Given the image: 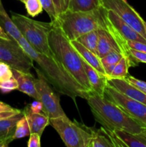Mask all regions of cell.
Returning a JSON list of instances; mask_svg holds the SVG:
<instances>
[{"mask_svg": "<svg viewBox=\"0 0 146 147\" xmlns=\"http://www.w3.org/2000/svg\"><path fill=\"white\" fill-rule=\"evenodd\" d=\"M29 125L31 133L39 134L42 136L44 129L50 125V118L44 113H35L30 110L27 105L23 110Z\"/></svg>", "mask_w": 146, "mask_h": 147, "instance_id": "2e32d148", "label": "cell"}, {"mask_svg": "<svg viewBox=\"0 0 146 147\" xmlns=\"http://www.w3.org/2000/svg\"><path fill=\"white\" fill-rule=\"evenodd\" d=\"M19 1H21V2H22V3H24V4H25V3L27 2V0H19Z\"/></svg>", "mask_w": 146, "mask_h": 147, "instance_id": "ab89813d", "label": "cell"}, {"mask_svg": "<svg viewBox=\"0 0 146 147\" xmlns=\"http://www.w3.org/2000/svg\"><path fill=\"white\" fill-rule=\"evenodd\" d=\"M12 73L13 76L18 83L17 90L25 93L34 100H39L35 86V78L31 73H24L15 69H12Z\"/></svg>", "mask_w": 146, "mask_h": 147, "instance_id": "5bb4252c", "label": "cell"}, {"mask_svg": "<svg viewBox=\"0 0 146 147\" xmlns=\"http://www.w3.org/2000/svg\"><path fill=\"white\" fill-rule=\"evenodd\" d=\"M89 147H115L110 133L104 128L94 129Z\"/></svg>", "mask_w": 146, "mask_h": 147, "instance_id": "ffe728a7", "label": "cell"}, {"mask_svg": "<svg viewBox=\"0 0 146 147\" xmlns=\"http://www.w3.org/2000/svg\"><path fill=\"white\" fill-rule=\"evenodd\" d=\"M23 110L14 116L0 121V147H7L14 140V133L18 121L24 116Z\"/></svg>", "mask_w": 146, "mask_h": 147, "instance_id": "9a60e30c", "label": "cell"}, {"mask_svg": "<svg viewBox=\"0 0 146 147\" xmlns=\"http://www.w3.org/2000/svg\"><path fill=\"white\" fill-rule=\"evenodd\" d=\"M130 53L138 63H146V53H143L133 49H130Z\"/></svg>", "mask_w": 146, "mask_h": 147, "instance_id": "d6a6232c", "label": "cell"}, {"mask_svg": "<svg viewBox=\"0 0 146 147\" xmlns=\"http://www.w3.org/2000/svg\"><path fill=\"white\" fill-rule=\"evenodd\" d=\"M102 5L107 9L114 11L123 21L135 29L146 40L145 21L126 0H102Z\"/></svg>", "mask_w": 146, "mask_h": 147, "instance_id": "9c48e42d", "label": "cell"}, {"mask_svg": "<svg viewBox=\"0 0 146 147\" xmlns=\"http://www.w3.org/2000/svg\"><path fill=\"white\" fill-rule=\"evenodd\" d=\"M18 42L38 65V68L48 83L59 93L68 96L75 102L77 98L87 99L89 95L92 93L82 87L54 56L37 53L23 37L18 40Z\"/></svg>", "mask_w": 146, "mask_h": 147, "instance_id": "6da1fadb", "label": "cell"}, {"mask_svg": "<svg viewBox=\"0 0 146 147\" xmlns=\"http://www.w3.org/2000/svg\"><path fill=\"white\" fill-rule=\"evenodd\" d=\"M144 26H145V32H146V22H144Z\"/></svg>", "mask_w": 146, "mask_h": 147, "instance_id": "60d3db41", "label": "cell"}, {"mask_svg": "<svg viewBox=\"0 0 146 147\" xmlns=\"http://www.w3.org/2000/svg\"><path fill=\"white\" fill-rule=\"evenodd\" d=\"M101 7L92 11H72L67 9L59 14L55 20L70 41L76 40L82 34L99 28Z\"/></svg>", "mask_w": 146, "mask_h": 147, "instance_id": "277c9868", "label": "cell"}, {"mask_svg": "<svg viewBox=\"0 0 146 147\" xmlns=\"http://www.w3.org/2000/svg\"><path fill=\"white\" fill-rule=\"evenodd\" d=\"M12 77V69L9 65L0 61V82L5 81Z\"/></svg>", "mask_w": 146, "mask_h": 147, "instance_id": "f1b7e54d", "label": "cell"}, {"mask_svg": "<svg viewBox=\"0 0 146 147\" xmlns=\"http://www.w3.org/2000/svg\"><path fill=\"white\" fill-rule=\"evenodd\" d=\"M76 40L80 42L86 48L97 55V47L98 43V31L97 30L82 34Z\"/></svg>", "mask_w": 146, "mask_h": 147, "instance_id": "603a6c76", "label": "cell"}, {"mask_svg": "<svg viewBox=\"0 0 146 147\" xmlns=\"http://www.w3.org/2000/svg\"><path fill=\"white\" fill-rule=\"evenodd\" d=\"M123 57H125L122 53L118 52L112 51L110 53H107L105 56L102 57L101 62L102 63L103 66H107L110 64H117Z\"/></svg>", "mask_w": 146, "mask_h": 147, "instance_id": "484cf974", "label": "cell"}, {"mask_svg": "<svg viewBox=\"0 0 146 147\" xmlns=\"http://www.w3.org/2000/svg\"><path fill=\"white\" fill-rule=\"evenodd\" d=\"M70 0H61L62 3V12L65 11L68 9L69 4H70Z\"/></svg>", "mask_w": 146, "mask_h": 147, "instance_id": "74e56055", "label": "cell"}, {"mask_svg": "<svg viewBox=\"0 0 146 147\" xmlns=\"http://www.w3.org/2000/svg\"><path fill=\"white\" fill-rule=\"evenodd\" d=\"M71 43L72 45L74 46V48L77 50V51L78 52L79 54L80 55V56H81L88 64H90L92 67H93L94 69H96L97 71H99L100 73H102V74L104 75V76H105L106 77H107L105 73V70H104V66H103L102 63L101 62V59H100L95 53H92V52L90 51V50L86 48L84 45H82L80 42L77 41V40H72Z\"/></svg>", "mask_w": 146, "mask_h": 147, "instance_id": "e0dca14e", "label": "cell"}, {"mask_svg": "<svg viewBox=\"0 0 146 147\" xmlns=\"http://www.w3.org/2000/svg\"><path fill=\"white\" fill-rule=\"evenodd\" d=\"M86 100L96 121L109 133L120 130L140 134L146 129V125L127 114L104 96L91 93Z\"/></svg>", "mask_w": 146, "mask_h": 147, "instance_id": "7a4b0ae2", "label": "cell"}, {"mask_svg": "<svg viewBox=\"0 0 146 147\" xmlns=\"http://www.w3.org/2000/svg\"><path fill=\"white\" fill-rule=\"evenodd\" d=\"M52 22L53 24L49 33L48 42L53 56L82 87L92 92L80 54L63 32L57 22Z\"/></svg>", "mask_w": 146, "mask_h": 147, "instance_id": "3957f363", "label": "cell"}, {"mask_svg": "<svg viewBox=\"0 0 146 147\" xmlns=\"http://www.w3.org/2000/svg\"><path fill=\"white\" fill-rule=\"evenodd\" d=\"M104 96L130 116L146 125V105L128 97L108 84L105 88Z\"/></svg>", "mask_w": 146, "mask_h": 147, "instance_id": "30bf717a", "label": "cell"}, {"mask_svg": "<svg viewBox=\"0 0 146 147\" xmlns=\"http://www.w3.org/2000/svg\"><path fill=\"white\" fill-rule=\"evenodd\" d=\"M102 0H70L68 10L72 11H92L102 7Z\"/></svg>", "mask_w": 146, "mask_h": 147, "instance_id": "44dd1931", "label": "cell"}, {"mask_svg": "<svg viewBox=\"0 0 146 147\" xmlns=\"http://www.w3.org/2000/svg\"><path fill=\"white\" fill-rule=\"evenodd\" d=\"M37 78H35V86L39 100L42 103L44 113L49 116L50 119L66 116L60 105V96L50 87L44 76L39 68H36Z\"/></svg>", "mask_w": 146, "mask_h": 147, "instance_id": "ba28073f", "label": "cell"}, {"mask_svg": "<svg viewBox=\"0 0 146 147\" xmlns=\"http://www.w3.org/2000/svg\"><path fill=\"white\" fill-rule=\"evenodd\" d=\"M30 134H31V131H30L29 125L27 121V118L24 115L17 122L14 138V139H21V138L29 136Z\"/></svg>", "mask_w": 146, "mask_h": 147, "instance_id": "cb8c5ba5", "label": "cell"}, {"mask_svg": "<svg viewBox=\"0 0 146 147\" xmlns=\"http://www.w3.org/2000/svg\"><path fill=\"white\" fill-rule=\"evenodd\" d=\"M11 13V20L29 45L37 53L53 56L48 42L49 33L52 27V22H43L22 14Z\"/></svg>", "mask_w": 146, "mask_h": 147, "instance_id": "5b68a950", "label": "cell"}, {"mask_svg": "<svg viewBox=\"0 0 146 147\" xmlns=\"http://www.w3.org/2000/svg\"><path fill=\"white\" fill-rule=\"evenodd\" d=\"M137 65V63H135L127 57H123L116 64L113 73L110 78H125L128 75V70L130 67ZM109 78V77H108Z\"/></svg>", "mask_w": 146, "mask_h": 147, "instance_id": "7402d4cb", "label": "cell"}, {"mask_svg": "<svg viewBox=\"0 0 146 147\" xmlns=\"http://www.w3.org/2000/svg\"><path fill=\"white\" fill-rule=\"evenodd\" d=\"M81 59L83 68H84V72L87 75V77L92 87V93H96L99 96H104L105 88L107 86V78L100 73L99 71H97L94 67H92L82 57Z\"/></svg>", "mask_w": 146, "mask_h": 147, "instance_id": "4fadbf2b", "label": "cell"}, {"mask_svg": "<svg viewBox=\"0 0 146 147\" xmlns=\"http://www.w3.org/2000/svg\"><path fill=\"white\" fill-rule=\"evenodd\" d=\"M52 126L66 146L89 147L94 129L89 127L76 120H70L67 116L50 119Z\"/></svg>", "mask_w": 146, "mask_h": 147, "instance_id": "8992f818", "label": "cell"}, {"mask_svg": "<svg viewBox=\"0 0 146 147\" xmlns=\"http://www.w3.org/2000/svg\"><path fill=\"white\" fill-rule=\"evenodd\" d=\"M0 38L4 39V40H9L11 39L9 37L8 34L4 32V30H3V28L1 27V25H0Z\"/></svg>", "mask_w": 146, "mask_h": 147, "instance_id": "f35d334b", "label": "cell"}, {"mask_svg": "<svg viewBox=\"0 0 146 147\" xmlns=\"http://www.w3.org/2000/svg\"><path fill=\"white\" fill-rule=\"evenodd\" d=\"M17 88H18V83L14 76L9 80L0 82V90L4 93L17 90Z\"/></svg>", "mask_w": 146, "mask_h": 147, "instance_id": "4316f807", "label": "cell"}, {"mask_svg": "<svg viewBox=\"0 0 146 147\" xmlns=\"http://www.w3.org/2000/svg\"><path fill=\"white\" fill-rule=\"evenodd\" d=\"M40 1L42 5L43 10H44L48 14L51 19V21L55 20L57 18V14L52 0H40Z\"/></svg>", "mask_w": 146, "mask_h": 147, "instance_id": "83f0119b", "label": "cell"}, {"mask_svg": "<svg viewBox=\"0 0 146 147\" xmlns=\"http://www.w3.org/2000/svg\"><path fill=\"white\" fill-rule=\"evenodd\" d=\"M22 110H19V109H14V110L11 111H2L0 112V121L4 120V119H8V118L14 116L15 115L18 114Z\"/></svg>", "mask_w": 146, "mask_h": 147, "instance_id": "e575fe53", "label": "cell"}, {"mask_svg": "<svg viewBox=\"0 0 146 147\" xmlns=\"http://www.w3.org/2000/svg\"><path fill=\"white\" fill-rule=\"evenodd\" d=\"M29 107L30 110L35 113H44V108H43V105L40 100H36L31 103V104L28 105Z\"/></svg>", "mask_w": 146, "mask_h": 147, "instance_id": "836d02e7", "label": "cell"}, {"mask_svg": "<svg viewBox=\"0 0 146 147\" xmlns=\"http://www.w3.org/2000/svg\"><path fill=\"white\" fill-rule=\"evenodd\" d=\"M125 78L126 80H127L129 83H131L133 86H134L135 87L138 88L139 90H140L141 91L146 93V82L138 80V79L135 78H134L133 76H127Z\"/></svg>", "mask_w": 146, "mask_h": 147, "instance_id": "f546056e", "label": "cell"}, {"mask_svg": "<svg viewBox=\"0 0 146 147\" xmlns=\"http://www.w3.org/2000/svg\"><path fill=\"white\" fill-rule=\"evenodd\" d=\"M0 25L10 38L18 41L22 37L19 29L4 9L1 0H0Z\"/></svg>", "mask_w": 146, "mask_h": 147, "instance_id": "d6986e66", "label": "cell"}, {"mask_svg": "<svg viewBox=\"0 0 146 147\" xmlns=\"http://www.w3.org/2000/svg\"><path fill=\"white\" fill-rule=\"evenodd\" d=\"M127 44L130 49L146 53V43L136 41H127Z\"/></svg>", "mask_w": 146, "mask_h": 147, "instance_id": "1f68e13d", "label": "cell"}, {"mask_svg": "<svg viewBox=\"0 0 146 147\" xmlns=\"http://www.w3.org/2000/svg\"><path fill=\"white\" fill-rule=\"evenodd\" d=\"M107 84L128 97L146 105V93L129 83L126 78H107Z\"/></svg>", "mask_w": 146, "mask_h": 147, "instance_id": "7c38bea8", "label": "cell"}, {"mask_svg": "<svg viewBox=\"0 0 146 147\" xmlns=\"http://www.w3.org/2000/svg\"><path fill=\"white\" fill-rule=\"evenodd\" d=\"M41 136L37 133H31L29 135V139L27 143L28 147H40L41 146Z\"/></svg>", "mask_w": 146, "mask_h": 147, "instance_id": "4dcf8cb0", "label": "cell"}, {"mask_svg": "<svg viewBox=\"0 0 146 147\" xmlns=\"http://www.w3.org/2000/svg\"><path fill=\"white\" fill-rule=\"evenodd\" d=\"M53 4H54V9H55L56 14H57V17L62 13V3L61 0H52Z\"/></svg>", "mask_w": 146, "mask_h": 147, "instance_id": "d590c367", "label": "cell"}, {"mask_svg": "<svg viewBox=\"0 0 146 147\" xmlns=\"http://www.w3.org/2000/svg\"><path fill=\"white\" fill-rule=\"evenodd\" d=\"M124 146L146 147V136L144 131L140 134H130L124 131H114L112 132Z\"/></svg>", "mask_w": 146, "mask_h": 147, "instance_id": "ac0fdd59", "label": "cell"}, {"mask_svg": "<svg viewBox=\"0 0 146 147\" xmlns=\"http://www.w3.org/2000/svg\"><path fill=\"white\" fill-rule=\"evenodd\" d=\"M15 109L10 106L9 105L4 103L3 102L0 101V112L2 111H11L14 110Z\"/></svg>", "mask_w": 146, "mask_h": 147, "instance_id": "8d00e7d4", "label": "cell"}, {"mask_svg": "<svg viewBox=\"0 0 146 147\" xmlns=\"http://www.w3.org/2000/svg\"><path fill=\"white\" fill-rule=\"evenodd\" d=\"M0 61L11 69L24 73H30L34 67V61L24 51L18 41L14 39L7 40L0 38Z\"/></svg>", "mask_w": 146, "mask_h": 147, "instance_id": "52a82bcc", "label": "cell"}, {"mask_svg": "<svg viewBox=\"0 0 146 147\" xmlns=\"http://www.w3.org/2000/svg\"><path fill=\"white\" fill-rule=\"evenodd\" d=\"M24 4L28 14L32 17L39 15L43 11L42 5L40 0H27Z\"/></svg>", "mask_w": 146, "mask_h": 147, "instance_id": "d4e9b609", "label": "cell"}, {"mask_svg": "<svg viewBox=\"0 0 146 147\" xmlns=\"http://www.w3.org/2000/svg\"><path fill=\"white\" fill-rule=\"evenodd\" d=\"M105 14L109 21L126 41H136L146 43V40L140 33L123 21L114 11L105 9Z\"/></svg>", "mask_w": 146, "mask_h": 147, "instance_id": "8fae6325", "label": "cell"}]
</instances>
